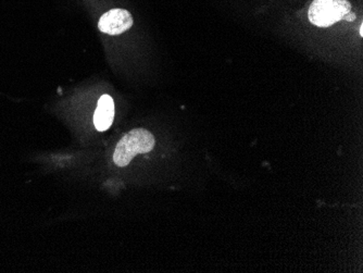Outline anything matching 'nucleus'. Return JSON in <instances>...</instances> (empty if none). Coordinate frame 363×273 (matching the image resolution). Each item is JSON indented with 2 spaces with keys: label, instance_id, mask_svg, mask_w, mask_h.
I'll use <instances>...</instances> for the list:
<instances>
[{
  "label": "nucleus",
  "instance_id": "3",
  "mask_svg": "<svg viewBox=\"0 0 363 273\" xmlns=\"http://www.w3.org/2000/svg\"><path fill=\"white\" fill-rule=\"evenodd\" d=\"M133 17L125 9H112L101 16L98 28L109 35H119L133 26Z\"/></svg>",
  "mask_w": 363,
  "mask_h": 273
},
{
  "label": "nucleus",
  "instance_id": "4",
  "mask_svg": "<svg viewBox=\"0 0 363 273\" xmlns=\"http://www.w3.org/2000/svg\"><path fill=\"white\" fill-rule=\"evenodd\" d=\"M113 119V99L109 95H103L98 101L97 108L94 115V124L98 131L105 132L112 126Z\"/></svg>",
  "mask_w": 363,
  "mask_h": 273
},
{
  "label": "nucleus",
  "instance_id": "5",
  "mask_svg": "<svg viewBox=\"0 0 363 273\" xmlns=\"http://www.w3.org/2000/svg\"><path fill=\"white\" fill-rule=\"evenodd\" d=\"M362 30H363V26H362V24H361V26H360V35L361 36L363 35Z\"/></svg>",
  "mask_w": 363,
  "mask_h": 273
},
{
  "label": "nucleus",
  "instance_id": "1",
  "mask_svg": "<svg viewBox=\"0 0 363 273\" xmlns=\"http://www.w3.org/2000/svg\"><path fill=\"white\" fill-rule=\"evenodd\" d=\"M154 135L145 128H135L126 133L118 143L113 152V162L118 167H126L138 154H147L154 150Z\"/></svg>",
  "mask_w": 363,
  "mask_h": 273
},
{
  "label": "nucleus",
  "instance_id": "2",
  "mask_svg": "<svg viewBox=\"0 0 363 273\" xmlns=\"http://www.w3.org/2000/svg\"><path fill=\"white\" fill-rule=\"evenodd\" d=\"M352 11L348 0H313L308 11V17L313 26L330 28L344 20Z\"/></svg>",
  "mask_w": 363,
  "mask_h": 273
}]
</instances>
